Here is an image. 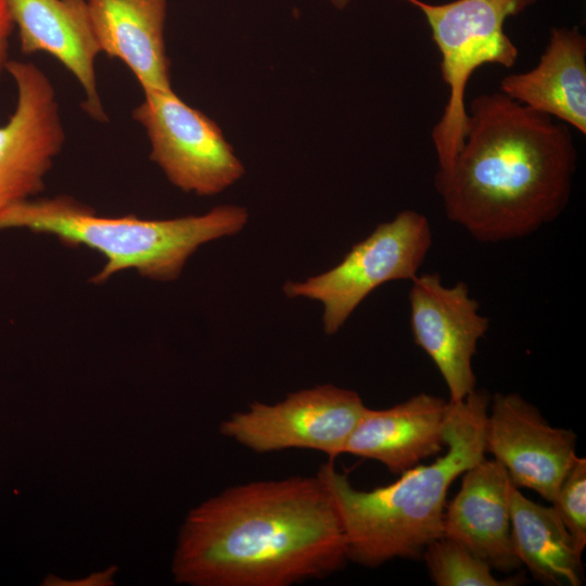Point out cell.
<instances>
[{
	"instance_id": "1",
	"label": "cell",
	"mask_w": 586,
	"mask_h": 586,
	"mask_svg": "<svg viewBox=\"0 0 586 586\" xmlns=\"http://www.w3.org/2000/svg\"><path fill=\"white\" fill-rule=\"evenodd\" d=\"M347 558L333 497L316 474L229 487L190 511L173 561L195 586H289Z\"/></svg>"
},
{
	"instance_id": "2",
	"label": "cell",
	"mask_w": 586,
	"mask_h": 586,
	"mask_svg": "<svg viewBox=\"0 0 586 586\" xmlns=\"http://www.w3.org/2000/svg\"><path fill=\"white\" fill-rule=\"evenodd\" d=\"M463 143L434 183L448 219L479 242L526 237L566 207L577 152L571 127L500 91L467 107Z\"/></svg>"
},
{
	"instance_id": "3",
	"label": "cell",
	"mask_w": 586,
	"mask_h": 586,
	"mask_svg": "<svg viewBox=\"0 0 586 586\" xmlns=\"http://www.w3.org/2000/svg\"><path fill=\"white\" fill-rule=\"evenodd\" d=\"M489 402L487 392L477 390L461 402L449 400L445 454L405 471L388 485L360 491L332 460L319 468L317 475L330 491L342 521L348 560L373 568L396 558H419L443 535L449 487L485 457Z\"/></svg>"
},
{
	"instance_id": "4",
	"label": "cell",
	"mask_w": 586,
	"mask_h": 586,
	"mask_svg": "<svg viewBox=\"0 0 586 586\" xmlns=\"http://www.w3.org/2000/svg\"><path fill=\"white\" fill-rule=\"evenodd\" d=\"M247 219L246 208L239 205H219L202 215L169 219L110 217L74 198L58 195L5 208L0 213V230L27 229L99 252L105 263L91 282L100 284L128 269L155 281L175 280L201 245L239 233Z\"/></svg>"
},
{
	"instance_id": "5",
	"label": "cell",
	"mask_w": 586,
	"mask_h": 586,
	"mask_svg": "<svg viewBox=\"0 0 586 586\" xmlns=\"http://www.w3.org/2000/svg\"><path fill=\"white\" fill-rule=\"evenodd\" d=\"M424 15L440 55V69L448 88L443 114L431 138L440 173L447 171L463 143L468 118L466 91L473 73L483 65L511 68L519 50L505 31L507 18L536 0H453L429 3L406 0Z\"/></svg>"
},
{
	"instance_id": "6",
	"label": "cell",
	"mask_w": 586,
	"mask_h": 586,
	"mask_svg": "<svg viewBox=\"0 0 586 586\" xmlns=\"http://www.w3.org/2000/svg\"><path fill=\"white\" fill-rule=\"evenodd\" d=\"M432 244L428 218L412 209L380 224L354 244L342 260L323 273L283 285L289 297L318 301L323 306V330L337 332L364 300L382 284L412 280Z\"/></svg>"
},
{
	"instance_id": "7",
	"label": "cell",
	"mask_w": 586,
	"mask_h": 586,
	"mask_svg": "<svg viewBox=\"0 0 586 586\" xmlns=\"http://www.w3.org/2000/svg\"><path fill=\"white\" fill-rule=\"evenodd\" d=\"M132 118L146 132L151 161L181 191L212 196L244 175L242 162L219 126L173 89L143 92Z\"/></svg>"
},
{
	"instance_id": "8",
	"label": "cell",
	"mask_w": 586,
	"mask_h": 586,
	"mask_svg": "<svg viewBox=\"0 0 586 586\" xmlns=\"http://www.w3.org/2000/svg\"><path fill=\"white\" fill-rule=\"evenodd\" d=\"M366 407L355 391L322 384L276 404L253 402L246 411L226 419L220 433L255 453L303 448L333 460L344 453Z\"/></svg>"
},
{
	"instance_id": "9",
	"label": "cell",
	"mask_w": 586,
	"mask_h": 586,
	"mask_svg": "<svg viewBox=\"0 0 586 586\" xmlns=\"http://www.w3.org/2000/svg\"><path fill=\"white\" fill-rule=\"evenodd\" d=\"M17 102L0 126V213L44 188V178L65 143V130L52 81L30 62L9 61Z\"/></svg>"
},
{
	"instance_id": "10",
	"label": "cell",
	"mask_w": 586,
	"mask_h": 586,
	"mask_svg": "<svg viewBox=\"0 0 586 586\" xmlns=\"http://www.w3.org/2000/svg\"><path fill=\"white\" fill-rule=\"evenodd\" d=\"M408 298L415 343L437 367L449 400H463L476 390L472 359L488 319L479 313L464 282L446 286L438 273L417 275Z\"/></svg>"
},
{
	"instance_id": "11",
	"label": "cell",
	"mask_w": 586,
	"mask_h": 586,
	"mask_svg": "<svg viewBox=\"0 0 586 586\" xmlns=\"http://www.w3.org/2000/svg\"><path fill=\"white\" fill-rule=\"evenodd\" d=\"M485 453L493 455L518 488L551 502L577 456L572 430L552 426L518 393H496L485 422Z\"/></svg>"
},
{
	"instance_id": "12",
	"label": "cell",
	"mask_w": 586,
	"mask_h": 586,
	"mask_svg": "<svg viewBox=\"0 0 586 586\" xmlns=\"http://www.w3.org/2000/svg\"><path fill=\"white\" fill-rule=\"evenodd\" d=\"M18 30L24 54L44 52L58 60L85 92L82 110L98 122H107L95 76L101 53L87 0H4Z\"/></svg>"
},
{
	"instance_id": "13",
	"label": "cell",
	"mask_w": 586,
	"mask_h": 586,
	"mask_svg": "<svg viewBox=\"0 0 586 586\" xmlns=\"http://www.w3.org/2000/svg\"><path fill=\"white\" fill-rule=\"evenodd\" d=\"M511 485L506 469L484 457L462 473L460 489L446 505L443 518L442 536L501 572L522 565L511 536Z\"/></svg>"
},
{
	"instance_id": "14",
	"label": "cell",
	"mask_w": 586,
	"mask_h": 586,
	"mask_svg": "<svg viewBox=\"0 0 586 586\" xmlns=\"http://www.w3.org/2000/svg\"><path fill=\"white\" fill-rule=\"evenodd\" d=\"M449 400L419 393L385 409L366 407L343 454L377 460L402 474L445 447Z\"/></svg>"
},
{
	"instance_id": "15",
	"label": "cell",
	"mask_w": 586,
	"mask_h": 586,
	"mask_svg": "<svg viewBox=\"0 0 586 586\" xmlns=\"http://www.w3.org/2000/svg\"><path fill=\"white\" fill-rule=\"evenodd\" d=\"M102 53L120 60L143 92L171 90L165 46L167 0H87Z\"/></svg>"
},
{
	"instance_id": "16",
	"label": "cell",
	"mask_w": 586,
	"mask_h": 586,
	"mask_svg": "<svg viewBox=\"0 0 586 586\" xmlns=\"http://www.w3.org/2000/svg\"><path fill=\"white\" fill-rule=\"evenodd\" d=\"M499 91L519 104L586 135V38L556 27L538 63L505 76Z\"/></svg>"
},
{
	"instance_id": "17",
	"label": "cell",
	"mask_w": 586,
	"mask_h": 586,
	"mask_svg": "<svg viewBox=\"0 0 586 586\" xmlns=\"http://www.w3.org/2000/svg\"><path fill=\"white\" fill-rule=\"evenodd\" d=\"M509 501L513 548L521 564L546 585H582L583 552L555 509L528 499L513 484Z\"/></svg>"
},
{
	"instance_id": "18",
	"label": "cell",
	"mask_w": 586,
	"mask_h": 586,
	"mask_svg": "<svg viewBox=\"0 0 586 586\" xmlns=\"http://www.w3.org/2000/svg\"><path fill=\"white\" fill-rule=\"evenodd\" d=\"M433 582L438 586H511L520 578L499 579L492 568L457 542L441 536L422 553Z\"/></svg>"
},
{
	"instance_id": "19",
	"label": "cell",
	"mask_w": 586,
	"mask_h": 586,
	"mask_svg": "<svg viewBox=\"0 0 586 586\" xmlns=\"http://www.w3.org/2000/svg\"><path fill=\"white\" fill-rule=\"evenodd\" d=\"M576 548L586 546V459L576 456L550 502Z\"/></svg>"
},
{
	"instance_id": "20",
	"label": "cell",
	"mask_w": 586,
	"mask_h": 586,
	"mask_svg": "<svg viewBox=\"0 0 586 586\" xmlns=\"http://www.w3.org/2000/svg\"><path fill=\"white\" fill-rule=\"evenodd\" d=\"M14 24L4 0H0V76L9 62V41Z\"/></svg>"
},
{
	"instance_id": "21",
	"label": "cell",
	"mask_w": 586,
	"mask_h": 586,
	"mask_svg": "<svg viewBox=\"0 0 586 586\" xmlns=\"http://www.w3.org/2000/svg\"><path fill=\"white\" fill-rule=\"evenodd\" d=\"M352 0H331L332 4L337 9H344Z\"/></svg>"
}]
</instances>
